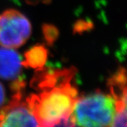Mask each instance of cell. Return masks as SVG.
<instances>
[{
  "mask_svg": "<svg viewBox=\"0 0 127 127\" xmlns=\"http://www.w3.org/2000/svg\"><path fill=\"white\" fill-rule=\"evenodd\" d=\"M37 72L32 86L40 92L31 94L26 101L39 126H70V117L78 98L77 90L71 84L76 69L43 68Z\"/></svg>",
  "mask_w": 127,
  "mask_h": 127,
  "instance_id": "6da1fadb",
  "label": "cell"
},
{
  "mask_svg": "<svg viewBox=\"0 0 127 127\" xmlns=\"http://www.w3.org/2000/svg\"><path fill=\"white\" fill-rule=\"evenodd\" d=\"M118 101L110 94L99 91L77 98L70 117V126H112Z\"/></svg>",
  "mask_w": 127,
  "mask_h": 127,
  "instance_id": "7a4b0ae2",
  "label": "cell"
},
{
  "mask_svg": "<svg viewBox=\"0 0 127 127\" xmlns=\"http://www.w3.org/2000/svg\"><path fill=\"white\" fill-rule=\"evenodd\" d=\"M32 34V25L19 10L7 9L0 14V46L15 49L25 44Z\"/></svg>",
  "mask_w": 127,
  "mask_h": 127,
  "instance_id": "3957f363",
  "label": "cell"
},
{
  "mask_svg": "<svg viewBox=\"0 0 127 127\" xmlns=\"http://www.w3.org/2000/svg\"><path fill=\"white\" fill-rule=\"evenodd\" d=\"M22 81L15 83V94L0 110V126H38L39 124L26 99H22Z\"/></svg>",
  "mask_w": 127,
  "mask_h": 127,
  "instance_id": "277c9868",
  "label": "cell"
},
{
  "mask_svg": "<svg viewBox=\"0 0 127 127\" xmlns=\"http://www.w3.org/2000/svg\"><path fill=\"white\" fill-rule=\"evenodd\" d=\"M22 60L14 49L0 48V78L15 80L20 74Z\"/></svg>",
  "mask_w": 127,
  "mask_h": 127,
  "instance_id": "5b68a950",
  "label": "cell"
},
{
  "mask_svg": "<svg viewBox=\"0 0 127 127\" xmlns=\"http://www.w3.org/2000/svg\"><path fill=\"white\" fill-rule=\"evenodd\" d=\"M48 57V51L47 48L42 44H37L25 52L22 66L36 70H41L46 64Z\"/></svg>",
  "mask_w": 127,
  "mask_h": 127,
  "instance_id": "8992f818",
  "label": "cell"
},
{
  "mask_svg": "<svg viewBox=\"0 0 127 127\" xmlns=\"http://www.w3.org/2000/svg\"><path fill=\"white\" fill-rule=\"evenodd\" d=\"M111 94L117 101L127 103V69H120L110 80Z\"/></svg>",
  "mask_w": 127,
  "mask_h": 127,
  "instance_id": "52a82bcc",
  "label": "cell"
},
{
  "mask_svg": "<svg viewBox=\"0 0 127 127\" xmlns=\"http://www.w3.org/2000/svg\"><path fill=\"white\" fill-rule=\"evenodd\" d=\"M112 126H127V103L118 101V109Z\"/></svg>",
  "mask_w": 127,
  "mask_h": 127,
  "instance_id": "ba28073f",
  "label": "cell"
},
{
  "mask_svg": "<svg viewBox=\"0 0 127 127\" xmlns=\"http://www.w3.org/2000/svg\"><path fill=\"white\" fill-rule=\"evenodd\" d=\"M43 34L48 44H52L58 37V30L52 25L45 24L43 26Z\"/></svg>",
  "mask_w": 127,
  "mask_h": 127,
  "instance_id": "9c48e42d",
  "label": "cell"
},
{
  "mask_svg": "<svg viewBox=\"0 0 127 127\" xmlns=\"http://www.w3.org/2000/svg\"><path fill=\"white\" fill-rule=\"evenodd\" d=\"M5 99V90L3 85L0 83V108L2 107Z\"/></svg>",
  "mask_w": 127,
  "mask_h": 127,
  "instance_id": "30bf717a",
  "label": "cell"
}]
</instances>
